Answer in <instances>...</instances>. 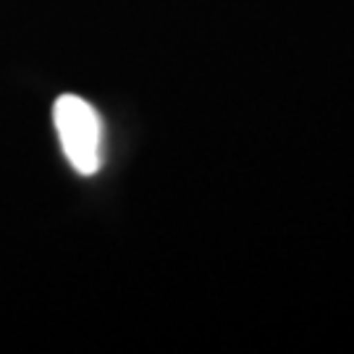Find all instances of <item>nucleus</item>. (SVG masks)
I'll return each mask as SVG.
<instances>
[{
  "mask_svg": "<svg viewBox=\"0 0 354 354\" xmlns=\"http://www.w3.org/2000/svg\"><path fill=\"white\" fill-rule=\"evenodd\" d=\"M53 121L68 163L82 176H92L102 168V121L87 100L64 95L55 100Z\"/></svg>",
  "mask_w": 354,
  "mask_h": 354,
  "instance_id": "obj_1",
  "label": "nucleus"
}]
</instances>
